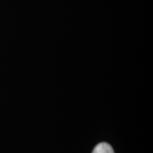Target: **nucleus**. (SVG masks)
Returning a JSON list of instances; mask_svg holds the SVG:
<instances>
[{
  "instance_id": "1",
  "label": "nucleus",
  "mask_w": 153,
  "mask_h": 153,
  "mask_svg": "<svg viewBox=\"0 0 153 153\" xmlns=\"http://www.w3.org/2000/svg\"><path fill=\"white\" fill-rule=\"evenodd\" d=\"M92 153H114L112 147L107 143H100L94 148Z\"/></svg>"
}]
</instances>
